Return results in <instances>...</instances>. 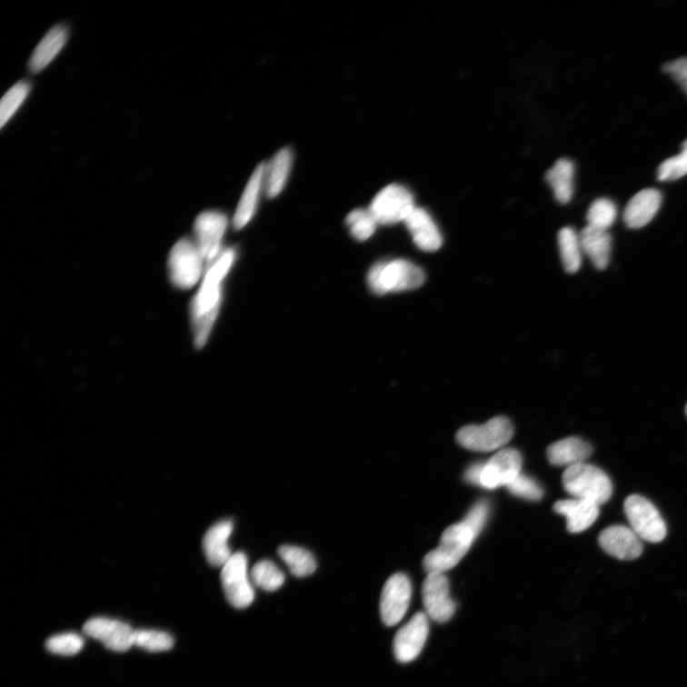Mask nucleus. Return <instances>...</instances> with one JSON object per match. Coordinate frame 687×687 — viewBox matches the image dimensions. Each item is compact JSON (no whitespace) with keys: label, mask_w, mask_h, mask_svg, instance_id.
Instances as JSON below:
<instances>
[{"label":"nucleus","mask_w":687,"mask_h":687,"mask_svg":"<svg viewBox=\"0 0 687 687\" xmlns=\"http://www.w3.org/2000/svg\"><path fill=\"white\" fill-rule=\"evenodd\" d=\"M236 259L234 248H227L213 261L200 291L191 305V317L197 349H202L212 333L222 304V284Z\"/></svg>","instance_id":"1"},{"label":"nucleus","mask_w":687,"mask_h":687,"mask_svg":"<svg viewBox=\"0 0 687 687\" xmlns=\"http://www.w3.org/2000/svg\"><path fill=\"white\" fill-rule=\"evenodd\" d=\"M425 279L423 269L404 259L378 262L367 277L371 291L377 295L419 289Z\"/></svg>","instance_id":"2"},{"label":"nucleus","mask_w":687,"mask_h":687,"mask_svg":"<svg viewBox=\"0 0 687 687\" xmlns=\"http://www.w3.org/2000/svg\"><path fill=\"white\" fill-rule=\"evenodd\" d=\"M563 484L574 499L602 505L607 503L613 493L612 483L600 468L582 463L569 467L563 475Z\"/></svg>","instance_id":"3"},{"label":"nucleus","mask_w":687,"mask_h":687,"mask_svg":"<svg viewBox=\"0 0 687 687\" xmlns=\"http://www.w3.org/2000/svg\"><path fill=\"white\" fill-rule=\"evenodd\" d=\"M476 537L477 534L463 522L447 528L443 533L441 544L430 552L423 560L427 574H444L457 565L464 558Z\"/></svg>","instance_id":"4"},{"label":"nucleus","mask_w":687,"mask_h":687,"mask_svg":"<svg viewBox=\"0 0 687 687\" xmlns=\"http://www.w3.org/2000/svg\"><path fill=\"white\" fill-rule=\"evenodd\" d=\"M513 428L504 416L492 418L483 425H470L456 433L458 444L474 452L501 451L511 441Z\"/></svg>","instance_id":"5"},{"label":"nucleus","mask_w":687,"mask_h":687,"mask_svg":"<svg viewBox=\"0 0 687 687\" xmlns=\"http://www.w3.org/2000/svg\"><path fill=\"white\" fill-rule=\"evenodd\" d=\"M205 261L195 242L180 240L172 248L168 260V269L172 283L179 289L188 290L200 280Z\"/></svg>","instance_id":"6"},{"label":"nucleus","mask_w":687,"mask_h":687,"mask_svg":"<svg viewBox=\"0 0 687 687\" xmlns=\"http://www.w3.org/2000/svg\"><path fill=\"white\" fill-rule=\"evenodd\" d=\"M624 512L632 529L641 540L657 543L665 539L666 525L661 513L643 496H628L624 503Z\"/></svg>","instance_id":"7"},{"label":"nucleus","mask_w":687,"mask_h":687,"mask_svg":"<svg viewBox=\"0 0 687 687\" xmlns=\"http://www.w3.org/2000/svg\"><path fill=\"white\" fill-rule=\"evenodd\" d=\"M247 565L246 556L239 552L222 567L221 582L225 598L236 609L252 605L255 598Z\"/></svg>","instance_id":"8"},{"label":"nucleus","mask_w":687,"mask_h":687,"mask_svg":"<svg viewBox=\"0 0 687 687\" xmlns=\"http://www.w3.org/2000/svg\"><path fill=\"white\" fill-rule=\"evenodd\" d=\"M414 207L410 191L393 184L379 191L369 209L378 224L389 225L404 222Z\"/></svg>","instance_id":"9"},{"label":"nucleus","mask_w":687,"mask_h":687,"mask_svg":"<svg viewBox=\"0 0 687 687\" xmlns=\"http://www.w3.org/2000/svg\"><path fill=\"white\" fill-rule=\"evenodd\" d=\"M412 599L409 578L397 572L385 583L380 600V614L387 626H394L405 617Z\"/></svg>","instance_id":"10"},{"label":"nucleus","mask_w":687,"mask_h":687,"mask_svg":"<svg viewBox=\"0 0 687 687\" xmlns=\"http://www.w3.org/2000/svg\"><path fill=\"white\" fill-rule=\"evenodd\" d=\"M423 599L427 616L438 623L449 622L456 604L450 595V583L443 572H430L423 587Z\"/></svg>","instance_id":"11"},{"label":"nucleus","mask_w":687,"mask_h":687,"mask_svg":"<svg viewBox=\"0 0 687 687\" xmlns=\"http://www.w3.org/2000/svg\"><path fill=\"white\" fill-rule=\"evenodd\" d=\"M429 619L426 613H416L398 630L393 640V654L398 662H411L422 653L429 635Z\"/></svg>","instance_id":"12"},{"label":"nucleus","mask_w":687,"mask_h":687,"mask_svg":"<svg viewBox=\"0 0 687 687\" xmlns=\"http://www.w3.org/2000/svg\"><path fill=\"white\" fill-rule=\"evenodd\" d=\"M227 225V217L215 210L204 212L197 217L194 224L195 243L205 261L213 262L221 254Z\"/></svg>","instance_id":"13"},{"label":"nucleus","mask_w":687,"mask_h":687,"mask_svg":"<svg viewBox=\"0 0 687 687\" xmlns=\"http://www.w3.org/2000/svg\"><path fill=\"white\" fill-rule=\"evenodd\" d=\"M522 454L513 449H503L483 463L481 479L483 488L493 490L507 486L522 471Z\"/></svg>","instance_id":"14"},{"label":"nucleus","mask_w":687,"mask_h":687,"mask_svg":"<svg viewBox=\"0 0 687 687\" xmlns=\"http://www.w3.org/2000/svg\"><path fill=\"white\" fill-rule=\"evenodd\" d=\"M84 632L114 652H125L134 646L135 630L118 620L93 618L85 624Z\"/></svg>","instance_id":"15"},{"label":"nucleus","mask_w":687,"mask_h":687,"mask_svg":"<svg viewBox=\"0 0 687 687\" xmlns=\"http://www.w3.org/2000/svg\"><path fill=\"white\" fill-rule=\"evenodd\" d=\"M601 547L618 560L633 561L642 553V544L638 534L622 525L610 526L603 530L599 537Z\"/></svg>","instance_id":"16"},{"label":"nucleus","mask_w":687,"mask_h":687,"mask_svg":"<svg viewBox=\"0 0 687 687\" xmlns=\"http://www.w3.org/2000/svg\"><path fill=\"white\" fill-rule=\"evenodd\" d=\"M404 223L419 250L433 253L442 247L443 235L425 209L415 206Z\"/></svg>","instance_id":"17"},{"label":"nucleus","mask_w":687,"mask_h":687,"mask_svg":"<svg viewBox=\"0 0 687 687\" xmlns=\"http://www.w3.org/2000/svg\"><path fill=\"white\" fill-rule=\"evenodd\" d=\"M662 196L658 189L646 188L641 190L627 204L623 221L630 228H641L648 224L655 217L662 205Z\"/></svg>","instance_id":"18"},{"label":"nucleus","mask_w":687,"mask_h":687,"mask_svg":"<svg viewBox=\"0 0 687 687\" xmlns=\"http://www.w3.org/2000/svg\"><path fill=\"white\" fill-rule=\"evenodd\" d=\"M234 531L232 521H223L204 534L203 548L205 558L210 565L223 567L234 555L228 546V540Z\"/></svg>","instance_id":"19"},{"label":"nucleus","mask_w":687,"mask_h":687,"mask_svg":"<svg viewBox=\"0 0 687 687\" xmlns=\"http://www.w3.org/2000/svg\"><path fill=\"white\" fill-rule=\"evenodd\" d=\"M556 513L564 515L570 533H582L595 523L600 514V506L583 500L560 501L553 505Z\"/></svg>","instance_id":"20"},{"label":"nucleus","mask_w":687,"mask_h":687,"mask_svg":"<svg viewBox=\"0 0 687 687\" xmlns=\"http://www.w3.org/2000/svg\"><path fill=\"white\" fill-rule=\"evenodd\" d=\"M265 164H260L247 182L234 218L235 229L245 226L254 216L263 189L264 190Z\"/></svg>","instance_id":"21"},{"label":"nucleus","mask_w":687,"mask_h":687,"mask_svg":"<svg viewBox=\"0 0 687 687\" xmlns=\"http://www.w3.org/2000/svg\"><path fill=\"white\" fill-rule=\"evenodd\" d=\"M592 447L579 437H568L552 444L547 449L549 462L553 465L572 467L585 463L592 454Z\"/></svg>","instance_id":"22"},{"label":"nucleus","mask_w":687,"mask_h":687,"mask_svg":"<svg viewBox=\"0 0 687 687\" xmlns=\"http://www.w3.org/2000/svg\"><path fill=\"white\" fill-rule=\"evenodd\" d=\"M294 163L293 151L283 148L269 164H265L264 191L270 198L277 197L288 183Z\"/></svg>","instance_id":"23"},{"label":"nucleus","mask_w":687,"mask_h":687,"mask_svg":"<svg viewBox=\"0 0 687 687\" xmlns=\"http://www.w3.org/2000/svg\"><path fill=\"white\" fill-rule=\"evenodd\" d=\"M582 252L586 254L598 270H605L608 266L612 247V238L607 231L585 226L580 234Z\"/></svg>","instance_id":"24"},{"label":"nucleus","mask_w":687,"mask_h":687,"mask_svg":"<svg viewBox=\"0 0 687 687\" xmlns=\"http://www.w3.org/2000/svg\"><path fill=\"white\" fill-rule=\"evenodd\" d=\"M68 40V31L63 25L52 28L35 47L29 61V69L33 73L41 72L48 66L59 54Z\"/></svg>","instance_id":"25"},{"label":"nucleus","mask_w":687,"mask_h":687,"mask_svg":"<svg viewBox=\"0 0 687 687\" xmlns=\"http://www.w3.org/2000/svg\"><path fill=\"white\" fill-rule=\"evenodd\" d=\"M574 172V164L568 159H560L547 171L546 180L561 204H567L572 199Z\"/></svg>","instance_id":"26"},{"label":"nucleus","mask_w":687,"mask_h":687,"mask_svg":"<svg viewBox=\"0 0 687 687\" xmlns=\"http://www.w3.org/2000/svg\"><path fill=\"white\" fill-rule=\"evenodd\" d=\"M280 558L297 578L309 577L316 570V561L311 552L301 547L283 545L278 549Z\"/></svg>","instance_id":"27"},{"label":"nucleus","mask_w":687,"mask_h":687,"mask_svg":"<svg viewBox=\"0 0 687 687\" xmlns=\"http://www.w3.org/2000/svg\"><path fill=\"white\" fill-rule=\"evenodd\" d=\"M559 246L564 269L569 274L580 270L582 262V247L580 235L574 228L563 227L559 233Z\"/></svg>","instance_id":"28"},{"label":"nucleus","mask_w":687,"mask_h":687,"mask_svg":"<svg viewBox=\"0 0 687 687\" xmlns=\"http://www.w3.org/2000/svg\"><path fill=\"white\" fill-rule=\"evenodd\" d=\"M251 578L255 586L267 592L281 588L285 579L284 572L270 561L257 563L252 570Z\"/></svg>","instance_id":"29"},{"label":"nucleus","mask_w":687,"mask_h":687,"mask_svg":"<svg viewBox=\"0 0 687 687\" xmlns=\"http://www.w3.org/2000/svg\"><path fill=\"white\" fill-rule=\"evenodd\" d=\"M617 214V206L613 201L600 198L588 209L587 225L608 232V229L615 223Z\"/></svg>","instance_id":"30"},{"label":"nucleus","mask_w":687,"mask_h":687,"mask_svg":"<svg viewBox=\"0 0 687 687\" xmlns=\"http://www.w3.org/2000/svg\"><path fill=\"white\" fill-rule=\"evenodd\" d=\"M351 234L357 241L364 242L370 239L375 233L377 221L370 209H355L346 219Z\"/></svg>","instance_id":"31"},{"label":"nucleus","mask_w":687,"mask_h":687,"mask_svg":"<svg viewBox=\"0 0 687 687\" xmlns=\"http://www.w3.org/2000/svg\"><path fill=\"white\" fill-rule=\"evenodd\" d=\"M174 644V638L157 630H135V634H134V646H138L149 652H168Z\"/></svg>","instance_id":"32"},{"label":"nucleus","mask_w":687,"mask_h":687,"mask_svg":"<svg viewBox=\"0 0 687 687\" xmlns=\"http://www.w3.org/2000/svg\"><path fill=\"white\" fill-rule=\"evenodd\" d=\"M31 85L27 82L15 85L5 95L0 104V126L4 127L22 106L28 97Z\"/></svg>","instance_id":"33"},{"label":"nucleus","mask_w":687,"mask_h":687,"mask_svg":"<svg viewBox=\"0 0 687 687\" xmlns=\"http://www.w3.org/2000/svg\"><path fill=\"white\" fill-rule=\"evenodd\" d=\"M85 645L82 636L75 633H64L51 637L46 642L47 651L53 654L74 656L78 654Z\"/></svg>","instance_id":"34"},{"label":"nucleus","mask_w":687,"mask_h":687,"mask_svg":"<svg viewBox=\"0 0 687 687\" xmlns=\"http://www.w3.org/2000/svg\"><path fill=\"white\" fill-rule=\"evenodd\" d=\"M687 174V139L679 155L665 160L658 169L660 181H673Z\"/></svg>","instance_id":"35"},{"label":"nucleus","mask_w":687,"mask_h":687,"mask_svg":"<svg viewBox=\"0 0 687 687\" xmlns=\"http://www.w3.org/2000/svg\"><path fill=\"white\" fill-rule=\"evenodd\" d=\"M506 488L513 495L527 501L537 502L543 498L541 485L522 473Z\"/></svg>","instance_id":"36"},{"label":"nucleus","mask_w":687,"mask_h":687,"mask_svg":"<svg viewBox=\"0 0 687 687\" xmlns=\"http://www.w3.org/2000/svg\"><path fill=\"white\" fill-rule=\"evenodd\" d=\"M489 512V503L485 501H481L475 503L468 512L463 523L479 536L487 523Z\"/></svg>","instance_id":"37"},{"label":"nucleus","mask_w":687,"mask_h":687,"mask_svg":"<svg viewBox=\"0 0 687 687\" xmlns=\"http://www.w3.org/2000/svg\"><path fill=\"white\" fill-rule=\"evenodd\" d=\"M663 70L673 76L687 95V57L665 64Z\"/></svg>","instance_id":"38"},{"label":"nucleus","mask_w":687,"mask_h":687,"mask_svg":"<svg viewBox=\"0 0 687 687\" xmlns=\"http://www.w3.org/2000/svg\"><path fill=\"white\" fill-rule=\"evenodd\" d=\"M483 469V463H475L472 465L470 468L467 469L465 473V481L468 483H471L476 486H481Z\"/></svg>","instance_id":"39"},{"label":"nucleus","mask_w":687,"mask_h":687,"mask_svg":"<svg viewBox=\"0 0 687 687\" xmlns=\"http://www.w3.org/2000/svg\"><path fill=\"white\" fill-rule=\"evenodd\" d=\"M686 413H687V406H686Z\"/></svg>","instance_id":"40"}]
</instances>
